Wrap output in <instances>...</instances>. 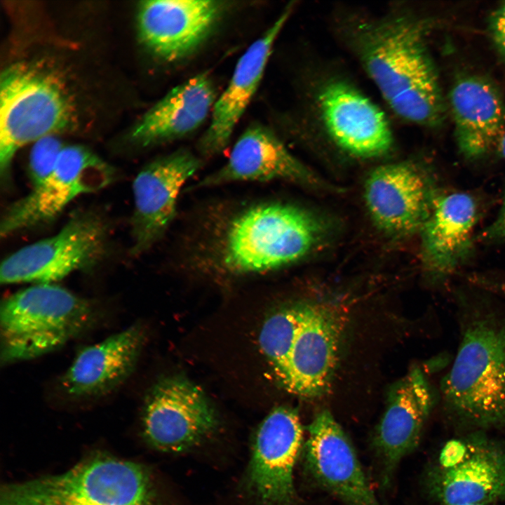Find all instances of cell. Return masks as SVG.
<instances>
[{"label": "cell", "mask_w": 505, "mask_h": 505, "mask_svg": "<svg viewBox=\"0 0 505 505\" xmlns=\"http://www.w3.org/2000/svg\"><path fill=\"white\" fill-rule=\"evenodd\" d=\"M427 26L403 6L381 14L347 13L336 23L341 39L399 119L434 127L445 105L426 41Z\"/></svg>", "instance_id": "cell-1"}, {"label": "cell", "mask_w": 505, "mask_h": 505, "mask_svg": "<svg viewBox=\"0 0 505 505\" xmlns=\"http://www.w3.org/2000/svg\"><path fill=\"white\" fill-rule=\"evenodd\" d=\"M344 328L343 312L331 305L296 302L266 318L259 343L281 386L313 398L330 386Z\"/></svg>", "instance_id": "cell-2"}, {"label": "cell", "mask_w": 505, "mask_h": 505, "mask_svg": "<svg viewBox=\"0 0 505 505\" xmlns=\"http://www.w3.org/2000/svg\"><path fill=\"white\" fill-rule=\"evenodd\" d=\"M68 77L44 60L12 63L0 77V171L8 175L25 145L71 129L79 100Z\"/></svg>", "instance_id": "cell-3"}, {"label": "cell", "mask_w": 505, "mask_h": 505, "mask_svg": "<svg viewBox=\"0 0 505 505\" xmlns=\"http://www.w3.org/2000/svg\"><path fill=\"white\" fill-rule=\"evenodd\" d=\"M323 233L321 220L302 208L282 203L257 205L228 226L219 263L235 274L274 270L307 255Z\"/></svg>", "instance_id": "cell-4"}, {"label": "cell", "mask_w": 505, "mask_h": 505, "mask_svg": "<svg viewBox=\"0 0 505 505\" xmlns=\"http://www.w3.org/2000/svg\"><path fill=\"white\" fill-rule=\"evenodd\" d=\"M441 390L449 408L466 421L505 424V319L487 314L469 321Z\"/></svg>", "instance_id": "cell-5"}, {"label": "cell", "mask_w": 505, "mask_h": 505, "mask_svg": "<svg viewBox=\"0 0 505 505\" xmlns=\"http://www.w3.org/2000/svg\"><path fill=\"white\" fill-rule=\"evenodd\" d=\"M0 505H159L140 465L108 456L84 460L69 470L6 485Z\"/></svg>", "instance_id": "cell-6"}, {"label": "cell", "mask_w": 505, "mask_h": 505, "mask_svg": "<svg viewBox=\"0 0 505 505\" xmlns=\"http://www.w3.org/2000/svg\"><path fill=\"white\" fill-rule=\"evenodd\" d=\"M1 360L8 364L51 352L90 325L91 304L54 283L34 284L1 306Z\"/></svg>", "instance_id": "cell-7"}, {"label": "cell", "mask_w": 505, "mask_h": 505, "mask_svg": "<svg viewBox=\"0 0 505 505\" xmlns=\"http://www.w3.org/2000/svg\"><path fill=\"white\" fill-rule=\"evenodd\" d=\"M107 225L95 213H77L56 234L22 247L0 268L4 284L53 283L100 262L107 249Z\"/></svg>", "instance_id": "cell-8"}, {"label": "cell", "mask_w": 505, "mask_h": 505, "mask_svg": "<svg viewBox=\"0 0 505 505\" xmlns=\"http://www.w3.org/2000/svg\"><path fill=\"white\" fill-rule=\"evenodd\" d=\"M312 106L322 131L346 154L373 159L391 149L393 135L386 114L348 79H323L314 90Z\"/></svg>", "instance_id": "cell-9"}, {"label": "cell", "mask_w": 505, "mask_h": 505, "mask_svg": "<svg viewBox=\"0 0 505 505\" xmlns=\"http://www.w3.org/2000/svg\"><path fill=\"white\" fill-rule=\"evenodd\" d=\"M427 488L440 505L504 501L505 447L478 436L450 440L429 471Z\"/></svg>", "instance_id": "cell-10"}, {"label": "cell", "mask_w": 505, "mask_h": 505, "mask_svg": "<svg viewBox=\"0 0 505 505\" xmlns=\"http://www.w3.org/2000/svg\"><path fill=\"white\" fill-rule=\"evenodd\" d=\"M114 175L107 163L86 147L65 146L48 177L6 210L1 236L50 222L79 196L108 185Z\"/></svg>", "instance_id": "cell-11"}, {"label": "cell", "mask_w": 505, "mask_h": 505, "mask_svg": "<svg viewBox=\"0 0 505 505\" xmlns=\"http://www.w3.org/2000/svg\"><path fill=\"white\" fill-rule=\"evenodd\" d=\"M304 432L295 409L280 406L262 422L255 436L248 483L260 505H293L294 469Z\"/></svg>", "instance_id": "cell-12"}, {"label": "cell", "mask_w": 505, "mask_h": 505, "mask_svg": "<svg viewBox=\"0 0 505 505\" xmlns=\"http://www.w3.org/2000/svg\"><path fill=\"white\" fill-rule=\"evenodd\" d=\"M216 425V415L204 393L184 378H164L147 397L143 432L158 449L177 452L189 448L213 432Z\"/></svg>", "instance_id": "cell-13"}, {"label": "cell", "mask_w": 505, "mask_h": 505, "mask_svg": "<svg viewBox=\"0 0 505 505\" xmlns=\"http://www.w3.org/2000/svg\"><path fill=\"white\" fill-rule=\"evenodd\" d=\"M200 163L190 152L179 150L147 164L137 175L133 184V254L145 252L166 232L175 217L180 191Z\"/></svg>", "instance_id": "cell-14"}, {"label": "cell", "mask_w": 505, "mask_h": 505, "mask_svg": "<svg viewBox=\"0 0 505 505\" xmlns=\"http://www.w3.org/2000/svg\"><path fill=\"white\" fill-rule=\"evenodd\" d=\"M436 195L428 176L412 161L375 168L364 189L365 205L375 224L398 236L421 231Z\"/></svg>", "instance_id": "cell-15"}, {"label": "cell", "mask_w": 505, "mask_h": 505, "mask_svg": "<svg viewBox=\"0 0 505 505\" xmlns=\"http://www.w3.org/2000/svg\"><path fill=\"white\" fill-rule=\"evenodd\" d=\"M223 8L222 2L210 0L141 1L137 12L140 39L160 59L180 60L208 39Z\"/></svg>", "instance_id": "cell-16"}, {"label": "cell", "mask_w": 505, "mask_h": 505, "mask_svg": "<svg viewBox=\"0 0 505 505\" xmlns=\"http://www.w3.org/2000/svg\"><path fill=\"white\" fill-rule=\"evenodd\" d=\"M307 429L304 454L314 480L346 505H381L350 440L332 414L318 412Z\"/></svg>", "instance_id": "cell-17"}, {"label": "cell", "mask_w": 505, "mask_h": 505, "mask_svg": "<svg viewBox=\"0 0 505 505\" xmlns=\"http://www.w3.org/2000/svg\"><path fill=\"white\" fill-rule=\"evenodd\" d=\"M276 180L314 187L325 185L288 150L273 132L262 126L253 125L238 137L226 163L201 179L194 187Z\"/></svg>", "instance_id": "cell-18"}, {"label": "cell", "mask_w": 505, "mask_h": 505, "mask_svg": "<svg viewBox=\"0 0 505 505\" xmlns=\"http://www.w3.org/2000/svg\"><path fill=\"white\" fill-rule=\"evenodd\" d=\"M387 398L374 441L382 461L384 483L400 460L418 444L434 401L430 384L417 367L393 384Z\"/></svg>", "instance_id": "cell-19"}, {"label": "cell", "mask_w": 505, "mask_h": 505, "mask_svg": "<svg viewBox=\"0 0 505 505\" xmlns=\"http://www.w3.org/2000/svg\"><path fill=\"white\" fill-rule=\"evenodd\" d=\"M285 7L273 25L255 41L237 62L226 89L216 100L210 125L200 141L206 156L222 152L262 80L274 45L293 11Z\"/></svg>", "instance_id": "cell-20"}, {"label": "cell", "mask_w": 505, "mask_h": 505, "mask_svg": "<svg viewBox=\"0 0 505 505\" xmlns=\"http://www.w3.org/2000/svg\"><path fill=\"white\" fill-rule=\"evenodd\" d=\"M144 340L140 325H132L83 348L60 381L74 398L105 395L123 383L136 365Z\"/></svg>", "instance_id": "cell-21"}, {"label": "cell", "mask_w": 505, "mask_h": 505, "mask_svg": "<svg viewBox=\"0 0 505 505\" xmlns=\"http://www.w3.org/2000/svg\"><path fill=\"white\" fill-rule=\"evenodd\" d=\"M478 207L468 193L436 195L422 229V252L426 269L443 277L462 264L472 248Z\"/></svg>", "instance_id": "cell-22"}, {"label": "cell", "mask_w": 505, "mask_h": 505, "mask_svg": "<svg viewBox=\"0 0 505 505\" xmlns=\"http://www.w3.org/2000/svg\"><path fill=\"white\" fill-rule=\"evenodd\" d=\"M450 103L461 154L475 159L495 149L505 130V108L494 86L476 76L460 79Z\"/></svg>", "instance_id": "cell-23"}, {"label": "cell", "mask_w": 505, "mask_h": 505, "mask_svg": "<svg viewBox=\"0 0 505 505\" xmlns=\"http://www.w3.org/2000/svg\"><path fill=\"white\" fill-rule=\"evenodd\" d=\"M216 92L207 74H200L170 90L141 119L132 133L142 146L179 138L198 128L213 111Z\"/></svg>", "instance_id": "cell-24"}, {"label": "cell", "mask_w": 505, "mask_h": 505, "mask_svg": "<svg viewBox=\"0 0 505 505\" xmlns=\"http://www.w3.org/2000/svg\"><path fill=\"white\" fill-rule=\"evenodd\" d=\"M64 147L55 135L46 136L34 142L29 162V175L33 187L41 184L53 173Z\"/></svg>", "instance_id": "cell-25"}, {"label": "cell", "mask_w": 505, "mask_h": 505, "mask_svg": "<svg viewBox=\"0 0 505 505\" xmlns=\"http://www.w3.org/2000/svg\"><path fill=\"white\" fill-rule=\"evenodd\" d=\"M490 32L495 46L505 58V3L494 12L490 20Z\"/></svg>", "instance_id": "cell-26"}, {"label": "cell", "mask_w": 505, "mask_h": 505, "mask_svg": "<svg viewBox=\"0 0 505 505\" xmlns=\"http://www.w3.org/2000/svg\"><path fill=\"white\" fill-rule=\"evenodd\" d=\"M484 237L492 241H505V192L499 211L492 224L487 228Z\"/></svg>", "instance_id": "cell-27"}, {"label": "cell", "mask_w": 505, "mask_h": 505, "mask_svg": "<svg viewBox=\"0 0 505 505\" xmlns=\"http://www.w3.org/2000/svg\"><path fill=\"white\" fill-rule=\"evenodd\" d=\"M495 149L498 154L505 161V130L501 135Z\"/></svg>", "instance_id": "cell-28"}, {"label": "cell", "mask_w": 505, "mask_h": 505, "mask_svg": "<svg viewBox=\"0 0 505 505\" xmlns=\"http://www.w3.org/2000/svg\"><path fill=\"white\" fill-rule=\"evenodd\" d=\"M473 505H494V504H473Z\"/></svg>", "instance_id": "cell-29"}]
</instances>
